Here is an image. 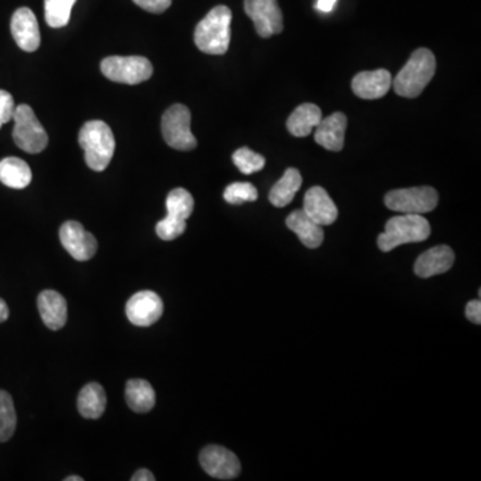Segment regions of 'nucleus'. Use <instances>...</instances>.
Masks as SVG:
<instances>
[{
	"mask_svg": "<svg viewBox=\"0 0 481 481\" xmlns=\"http://www.w3.org/2000/svg\"><path fill=\"white\" fill-rule=\"evenodd\" d=\"M231 8L217 5L213 8L198 24L194 31V42L198 50L209 55H224L231 45Z\"/></svg>",
	"mask_w": 481,
	"mask_h": 481,
	"instance_id": "f257e3e1",
	"label": "nucleus"
},
{
	"mask_svg": "<svg viewBox=\"0 0 481 481\" xmlns=\"http://www.w3.org/2000/svg\"><path fill=\"white\" fill-rule=\"evenodd\" d=\"M436 72V58L428 48H418L401 72L392 80L397 96L418 98Z\"/></svg>",
	"mask_w": 481,
	"mask_h": 481,
	"instance_id": "f03ea898",
	"label": "nucleus"
},
{
	"mask_svg": "<svg viewBox=\"0 0 481 481\" xmlns=\"http://www.w3.org/2000/svg\"><path fill=\"white\" fill-rule=\"evenodd\" d=\"M80 145L85 150L86 165L94 172H104L112 162L115 138L104 121H89L80 131Z\"/></svg>",
	"mask_w": 481,
	"mask_h": 481,
	"instance_id": "7ed1b4c3",
	"label": "nucleus"
},
{
	"mask_svg": "<svg viewBox=\"0 0 481 481\" xmlns=\"http://www.w3.org/2000/svg\"><path fill=\"white\" fill-rule=\"evenodd\" d=\"M431 236L428 220L420 215H401L386 223L385 232L377 239L380 250L392 251L405 243L423 242Z\"/></svg>",
	"mask_w": 481,
	"mask_h": 481,
	"instance_id": "20e7f679",
	"label": "nucleus"
},
{
	"mask_svg": "<svg viewBox=\"0 0 481 481\" xmlns=\"http://www.w3.org/2000/svg\"><path fill=\"white\" fill-rule=\"evenodd\" d=\"M13 138L21 150L29 154L42 153L48 145V135L29 105H19L13 112Z\"/></svg>",
	"mask_w": 481,
	"mask_h": 481,
	"instance_id": "39448f33",
	"label": "nucleus"
},
{
	"mask_svg": "<svg viewBox=\"0 0 481 481\" xmlns=\"http://www.w3.org/2000/svg\"><path fill=\"white\" fill-rule=\"evenodd\" d=\"M439 194L431 186L399 189L389 191L385 196V205L389 210L401 215H426L436 209Z\"/></svg>",
	"mask_w": 481,
	"mask_h": 481,
	"instance_id": "423d86ee",
	"label": "nucleus"
},
{
	"mask_svg": "<svg viewBox=\"0 0 481 481\" xmlns=\"http://www.w3.org/2000/svg\"><path fill=\"white\" fill-rule=\"evenodd\" d=\"M102 74L112 82L139 85L150 80L153 64L143 56H109L101 63Z\"/></svg>",
	"mask_w": 481,
	"mask_h": 481,
	"instance_id": "0eeeda50",
	"label": "nucleus"
},
{
	"mask_svg": "<svg viewBox=\"0 0 481 481\" xmlns=\"http://www.w3.org/2000/svg\"><path fill=\"white\" fill-rule=\"evenodd\" d=\"M190 110L183 105H173L162 117V135L170 148L189 151L197 148V139L190 129Z\"/></svg>",
	"mask_w": 481,
	"mask_h": 481,
	"instance_id": "6e6552de",
	"label": "nucleus"
},
{
	"mask_svg": "<svg viewBox=\"0 0 481 481\" xmlns=\"http://www.w3.org/2000/svg\"><path fill=\"white\" fill-rule=\"evenodd\" d=\"M243 7L259 37L270 38L283 32V18L277 0H245Z\"/></svg>",
	"mask_w": 481,
	"mask_h": 481,
	"instance_id": "1a4fd4ad",
	"label": "nucleus"
},
{
	"mask_svg": "<svg viewBox=\"0 0 481 481\" xmlns=\"http://www.w3.org/2000/svg\"><path fill=\"white\" fill-rule=\"evenodd\" d=\"M199 463L204 471L215 479L233 480L240 472L239 458L220 445L204 448L199 455Z\"/></svg>",
	"mask_w": 481,
	"mask_h": 481,
	"instance_id": "9d476101",
	"label": "nucleus"
},
{
	"mask_svg": "<svg viewBox=\"0 0 481 481\" xmlns=\"http://www.w3.org/2000/svg\"><path fill=\"white\" fill-rule=\"evenodd\" d=\"M59 239L70 256L77 261H89L96 256L98 242L93 234L85 231L82 224L67 221L61 226Z\"/></svg>",
	"mask_w": 481,
	"mask_h": 481,
	"instance_id": "9b49d317",
	"label": "nucleus"
},
{
	"mask_svg": "<svg viewBox=\"0 0 481 481\" xmlns=\"http://www.w3.org/2000/svg\"><path fill=\"white\" fill-rule=\"evenodd\" d=\"M126 315L135 326H151L164 315V301L154 291H138L127 301Z\"/></svg>",
	"mask_w": 481,
	"mask_h": 481,
	"instance_id": "f8f14e48",
	"label": "nucleus"
},
{
	"mask_svg": "<svg viewBox=\"0 0 481 481\" xmlns=\"http://www.w3.org/2000/svg\"><path fill=\"white\" fill-rule=\"evenodd\" d=\"M11 32L16 45L26 53H34L39 48V24L37 16L30 8L21 7L13 13L11 19Z\"/></svg>",
	"mask_w": 481,
	"mask_h": 481,
	"instance_id": "ddd939ff",
	"label": "nucleus"
},
{
	"mask_svg": "<svg viewBox=\"0 0 481 481\" xmlns=\"http://www.w3.org/2000/svg\"><path fill=\"white\" fill-rule=\"evenodd\" d=\"M302 210L321 226L332 225L339 217L336 204L321 186H313L307 191Z\"/></svg>",
	"mask_w": 481,
	"mask_h": 481,
	"instance_id": "4468645a",
	"label": "nucleus"
},
{
	"mask_svg": "<svg viewBox=\"0 0 481 481\" xmlns=\"http://www.w3.org/2000/svg\"><path fill=\"white\" fill-rule=\"evenodd\" d=\"M391 72L385 69L359 72L352 80V90L361 99H380L392 88Z\"/></svg>",
	"mask_w": 481,
	"mask_h": 481,
	"instance_id": "2eb2a0df",
	"label": "nucleus"
},
{
	"mask_svg": "<svg viewBox=\"0 0 481 481\" xmlns=\"http://www.w3.org/2000/svg\"><path fill=\"white\" fill-rule=\"evenodd\" d=\"M348 118L344 113H334L325 120H321L316 127L315 140L318 145L329 151L339 153L344 148L345 131Z\"/></svg>",
	"mask_w": 481,
	"mask_h": 481,
	"instance_id": "dca6fc26",
	"label": "nucleus"
},
{
	"mask_svg": "<svg viewBox=\"0 0 481 481\" xmlns=\"http://www.w3.org/2000/svg\"><path fill=\"white\" fill-rule=\"evenodd\" d=\"M455 264V251L447 245L435 246L418 257L415 273L421 278L447 273Z\"/></svg>",
	"mask_w": 481,
	"mask_h": 481,
	"instance_id": "f3484780",
	"label": "nucleus"
},
{
	"mask_svg": "<svg viewBox=\"0 0 481 481\" xmlns=\"http://www.w3.org/2000/svg\"><path fill=\"white\" fill-rule=\"evenodd\" d=\"M38 309L43 323L51 331H59L67 323V302L55 291H43L38 297Z\"/></svg>",
	"mask_w": 481,
	"mask_h": 481,
	"instance_id": "a211bd4d",
	"label": "nucleus"
},
{
	"mask_svg": "<svg viewBox=\"0 0 481 481\" xmlns=\"http://www.w3.org/2000/svg\"><path fill=\"white\" fill-rule=\"evenodd\" d=\"M286 226L293 233L299 236L302 245L309 249H317L324 240L323 226L312 220L304 210H294L288 218H286Z\"/></svg>",
	"mask_w": 481,
	"mask_h": 481,
	"instance_id": "6ab92c4d",
	"label": "nucleus"
},
{
	"mask_svg": "<svg viewBox=\"0 0 481 481\" xmlns=\"http://www.w3.org/2000/svg\"><path fill=\"white\" fill-rule=\"evenodd\" d=\"M107 397L104 386L98 383H90L83 386L78 396V410L85 418L97 420L106 409Z\"/></svg>",
	"mask_w": 481,
	"mask_h": 481,
	"instance_id": "aec40b11",
	"label": "nucleus"
},
{
	"mask_svg": "<svg viewBox=\"0 0 481 481\" xmlns=\"http://www.w3.org/2000/svg\"><path fill=\"white\" fill-rule=\"evenodd\" d=\"M323 120L321 109L313 104H304L297 107L286 122L289 132L294 137H308Z\"/></svg>",
	"mask_w": 481,
	"mask_h": 481,
	"instance_id": "412c9836",
	"label": "nucleus"
},
{
	"mask_svg": "<svg viewBox=\"0 0 481 481\" xmlns=\"http://www.w3.org/2000/svg\"><path fill=\"white\" fill-rule=\"evenodd\" d=\"M302 185L301 173L294 167H289L281 180L273 186L269 193V201L273 207H285L293 201L294 196Z\"/></svg>",
	"mask_w": 481,
	"mask_h": 481,
	"instance_id": "4be33fe9",
	"label": "nucleus"
},
{
	"mask_svg": "<svg viewBox=\"0 0 481 481\" xmlns=\"http://www.w3.org/2000/svg\"><path fill=\"white\" fill-rule=\"evenodd\" d=\"M126 402L135 413H148L156 405V392L148 381L134 378L126 384Z\"/></svg>",
	"mask_w": 481,
	"mask_h": 481,
	"instance_id": "5701e85b",
	"label": "nucleus"
},
{
	"mask_svg": "<svg viewBox=\"0 0 481 481\" xmlns=\"http://www.w3.org/2000/svg\"><path fill=\"white\" fill-rule=\"evenodd\" d=\"M32 173L23 159L16 156L0 161V182L11 189H24L31 183Z\"/></svg>",
	"mask_w": 481,
	"mask_h": 481,
	"instance_id": "b1692460",
	"label": "nucleus"
},
{
	"mask_svg": "<svg viewBox=\"0 0 481 481\" xmlns=\"http://www.w3.org/2000/svg\"><path fill=\"white\" fill-rule=\"evenodd\" d=\"M166 209L167 215L186 221L194 210L193 196L185 189H174L167 196Z\"/></svg>",
	"mask_w": 481,
	"mask_h": 481,
	"instance_id": "393cba45",
	"label": "nucleus"
},
{
	"mask_svg": "<svg viewBox=\"0 0 481 481\" xmlns=\"http://www.w3.org/2000/svg\"><path fill=\"white\" fill-rule=\"evenodd\" d=\"M77 0H45V19L48 26L61 29L66 26Z\"/></svg>",
	"mask_w": 481,
	"mask_h": 481,
	"instance_id": "a878e982",
	"label": "nucleus"
},
{
	"mask_svg": "<svg viewBox=\"0 0 481 481\" xmlns=\"http://www.w3.org/2000/svg\"><path fill=\"white\" fill-rule=\"evenodd\" d=\"M16 412L13 397L0 391V443L8 442L15 434Z\"/></svg>",
	"mask_w": 481,
	"mask_h": 481,
	"instance_id": "bb28decb",
	"label": "nucleus"
},
{
	"mask_svg": "<svg viewBox=\"0 0 481 481\" xmlns=\"http://www.w3.org/2000/svg\"><path fill=\"white\" fill-rule=\"evenodd\" d=\"M233 162L242 174H254L265 167L264 156L249 148H240L233 154Z\"/></svg>",
	"mask_w": 481,
	"mask_h": 481,
	"instance_id": "cd10ccee",
	"label": "nucleus"
},
{
	"mask_svg": "<svg viewBox=\"0 0 481 481\" xmlns=\"http://www.w3.org/2000/svg\"><path fill=\"white\" fill-rule=\"evenodd\" d=\"M224 198L228 204L240 205L243 202H254L258 198V191L249 182H234L225 189Z\"/></svg>",
	"mask_w": 481,
	"mask_h": 481,
	"instance_id": "c85d7f7f",
	"label": "nucleus"
},
{
	"mask_svg": "<svg viewBox=\"0 0 481 481\" xmlns=\"http://www.w3.org/2000/svg\"><path fill=\"white\" fill-rule=\"evenodd\" d=\"M186 231V221L180 218L166 215L164 220L159 221L156 226V236L164 240H173L182 236Z\"/></svg>",
	"mask_w": 481,
	"mask_h": 481,
	"instance_id": "c756f323",
	"label": "nucleus"
},
{
	"mask_svg": "<svg viewBox=\"0 0 481 481\" xmlns=\"http://www.w3.org/2000/svg\"><path fill=\"white\" fill-rule=\"evenodd\" d=\"M13 112H15V104H13V96L7 91L0 90V129L3 124L13 121Z\"/></svg>",
	"mask_w": 481,
	"mask_h": 481,
	"instance_id": "7c9ffc66",
	"label": "nucleus"
},
{
	"mask_svg": "<svg viewBox=\"0 0 481 481\" xmlns=\"http://www.w3.org/2000/svg\"><path fill=\"white\" fill-rule=\"evenodd\" d=\"M134 3L151 13H162L172 5V0H134Z\"/></svg>",
	"mask_w": 481,
	"mask_h": 481,
	"instance_id": "2f4dec72",
	"label": "nucleus"
},
{
	"mask_svg": "<svg viewBox=\"0 0 481 481\" xmlns=\"http://www.w3.org/2000/svg\"><path fill=\"white\" fill-rule=\"evenodd\" d=\"M466 316L471 323L481 324V302L480 300H474V301L468 302L466 309Z\"/></svg>",
	"mask_w": 481,
	"mask_h": 481,
	"instance_id": "473e14b6",
	"label": "nucleus"
},
{
	"mask_svg": "<svg viewBox=\"0 0 481 481\" xmlns=\"http://www.w3.org/2000/svg\"><path fill=\"white\" fill-rule=\"evenodd\" d=\"M132 481H154L156 477L148 469H139L131 477Z\"/></svg>",
	"mask_w": 481,
	"mask_h": 481,
	"instance_id": "72a5a7b5",
	"label": "nucleus"
},
{
	"mask_svg": "<svg viewBox=\"0 0 481 481\" xmlns=\"http://www.w3.org/2000/svg\"><path fill=\"white\" fill-rule=\"evenodd\" d=\"M336 2L337 0H318L316 8H317L318 11H321V13H331L334 8V4H336Z\"/></svg>",
	"mask_w": 481,
	"mask_h": 481,
	"instance_id": "f704fd0d",
	"label": "nucleus"
},
{
	"mask_svg": "<svg viewBox=\"0 0 481 481\" xmlns=\"http://www.w3.org/2000/svg\"><path fill=\"white\" fill-rule=\"evenodd\" d=\"M10 316V310H8L7 304L0 299V324L4 323Z\"/></svg>",
	"mask_w": 481,
	"mask_h": 481,
	"instance_id": "c9c22d12",
	"label": "nucleus"
},
{
	"mask_svg": "<svg viewBox=\"0 0 481 481\" xmlns=\"http://www.w3.org/2000/svg\"><path fill=\"white\" fill-rule=\"evenodd\" d=\"M64 481H83L82 477H69L64 479Z\"/></svg>",
	"mask_w": 481,
	"mask_h": 481,
	"instance_id": "e433bc0d",
	"label": "nucleus"
}]
</instances>
